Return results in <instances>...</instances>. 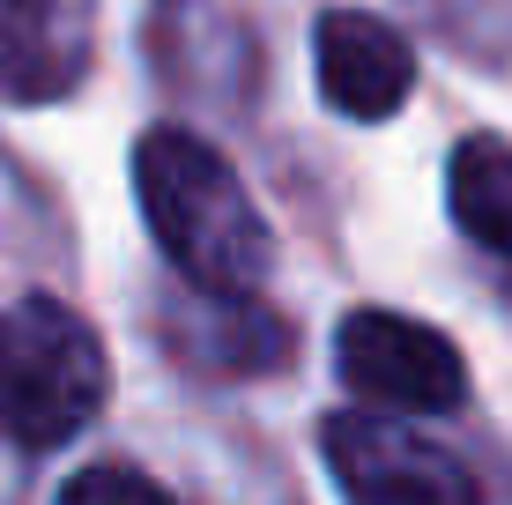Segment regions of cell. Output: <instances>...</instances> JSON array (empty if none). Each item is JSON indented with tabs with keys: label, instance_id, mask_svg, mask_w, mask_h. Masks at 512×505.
Wrapping results in <instances>:
<instances>
[{
	"label": "cell",
	"instance_id": "4",
	"mask_svg": "<svg viewBox=\"0 0 512 505\" xmlns=\"http://www.w3.org/2000/svg\"><path fill=\"white\" fill-rule=\"evenodd\" d=\"M334 364H342V387L372 409L446 416L468 402L461 342L438 335L431 320H409V312H379V305L349 312L334 335Z\"/></svg>",
	"mask_w": 512,
	"mask_h": 505
},
{
	"label": "cell",
	"instance_id": "6",
	"mask_svg": "<svg viewBox=\"0 0 512 505\" xmlns=\"http://www.w3.org/2000/svg\"><path fill=\"white\" fill-rule=\"evenodd\" d=\"M164 350L186 372L208 379H245L290 357V320H275L260 298H231V290H193L164 312Z\"/></svg>",
	"mask_w": 512,
	"mask_h": 505
},
{
	"label": "cell",
	"instance_id": "9",
	"mask_svg": "<svg viewBox=\"0 0 512 505\" xmlns=\"http://www.w3.org/2000/svg\"><path fill=\"white\" fill-rule=\"evenodd\" d=\"M60 505H179L164 483H149L141 468H119V461H90L82 476H67Z\"/></svg>",
	"mask_w": 512,
	"mask_h": 505
},
{
	"label": "cell",
	"instance_id": "1",
	"mask_svg": "<svg viewBox=\"0 0 512 505\" xmlns=\"http://www.w3.org/2000/svg\"><path fill=\"white\" fill-rule=\"evenodd\" d=\"M134 194L149 216L164 260L186 275L193 290H231L253 298L275 268V238L260 223L245 179L231 171V156L208 149L186 127H149L134 142Z\"/></svg>",
	"mask_w": 512,
	"mask_h": 505
},
{
	"label": "cell",
	"instance_id": "2",
	"mask_svg": "<svg viewBox=\"0 0 512 505\" xmlns=\"http://www.w3.org/2000/svg\"><path fill=\"white\" fill-rule=\"evenodd\" d=\"M112 394L104 342L60 298H15L0 312V431L15 446H67Z\"/></svg>",
	"mask_w": 512,
	"mask_h": 505
},
{
	"label": "cell",
	"instance_id": "3",
	"mask_svg": "<svg viewBox=\"0 0 512 505\" xmlns=\"http://www.w3.org/2000/svg\"><path fill=\"white\" fill-rule=\"evenodd\" d=\"M320 454L349 505H483V483L461 454L394 424L386 409H342L320 424Z\"/></svg>",
	"mask_w": 512,
	"mask_h": 505
},
{
	"label": "cell",
	"instance_id": "8",
	"mask_svg": "<svg viewBox=\"0 0 512 505\" xmlns=\"http://www.w3.org/2000/svg\"><path fill=\"white\" fill-rule=\"evenodd\" d=\"M446 208L483 253L512 260V142L468 134V142L446 156Z\"/></svg>",
	"mask_w": 512,
	"mask_h": 505
},
{
	"label": "cell",
	"instance_id": "5",
	"mask_svg": "<svg viewBox=\"0 0 512 505\" xmlns=\"http://www.w3.org/2000/svg\"><path fill=\"white\" fill-rule=\"evenodd\" d=\"M312 67H320V97L342 119H394L416 90V52L386 15L364 8H327L312 30Z\"/></svg>",
	"mask_w": 512,
	"mask_h": 505
},
{
	"label": "cell",
	"instance_id": "7",
	"mask_svg": "<svg viewBox=\"0 0 512 505\" xmlns=\"http://www.w3.org/2000/svg\"><path fill=\"white\" fill-rule=\"evenodd\" d=\"M90 75V15L75 0H0V97L52 104Z\"/></svg>",
	"mask_w": 512,
	"mask_h": 505
}]
</instances>
